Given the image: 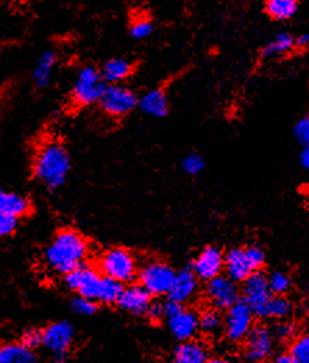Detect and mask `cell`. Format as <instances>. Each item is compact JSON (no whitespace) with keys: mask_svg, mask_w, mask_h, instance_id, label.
Returning a JSON list of instances; mask_svg holds the SVG:
<instances>
[{"mask_svg":"<svg viewBox=\"0 0 309 363\" xmlns=\"http://www.w3.org/2000/svg\"><path fill=\"white\" fill-rule=\"evenodd\" d=\"M206 282V298L215 309H228L240 299L237 282L227 275L221 274Z\"/></svg>","mask_w":309,"mask_h":363,"instance_id":"4fadbf2b","label":"cell"},{"mask_svg":"<svg viewBox=\"0 0 309 363\" xmlns=\"http://www.w3.org/2000/svg\"><path fill=\"white\" fill-rule=\"evenodd\" d=\"M88 240L74 229L59 230L44 252L45 266L54 274L66 275L87 263Z\"/></svg>","mask_w":309,"mask_h":363,"instance_id":"6da1fadb","label":"cell"},{"mask_svg":"<svg viewBox=\"0 0 309 363\" xmlns=\"http://www.w3.org/2000/svg\"><path fill=\"white\" fill-rule=\"evenodd\" d=\"M296 52V35L290 31H280L274 34L260 50L262 60H276Z\"/></svg>","mask_w":309,"mask_h":363,"instance_id":"d6986e66","label":"cell"},{"mask_svg":"<svg viewBox=\"0 0 309 363\" xmlns=\"http://www.w3.org/2000/svg\"><path fill=\"white\" fill-rule=\"evenodd\" d=\"M18 227V218L0 213V238H7L16 232Z\"/></svg>","mask_w":309,"mask_h":363,"instance_id":"d590c367","label":"cell"},{"mask_svg":"<svg viewBox=\"0 0 309 363\" xmlns=\"http://www.w3.org/2000/svg\"><path fill=\"white\" fill-rule=\"evenodd\" d=\"M168 325L172 335L178 341L194 340L199 331V316L187 308H182L176 315L168 318Z\"/></svg>","mask_w":309,"mask_h":363,"instance_id":"e0dca14e","label":"cell"},{"mask_svg":"<svg viewBox=\"0 0 309 363\" xmlns=\"http://www.w3.org/2000/svg\"><path fill=\"white\" fill-rule=\"evenodd\" d=\"M300 164L304 169L309 171V145H304L300 152Z\"/></svg>","mask_w":309,"mask_h":363,"instance_id":"f35d334b","label":"cell"},{"mask_svg":"<svg viewBox=\"0 0 309 363\" xmlns=\"http://www.w3.org/2000/svg\"><path fill=\"white\" fill-rule=\"evenodd\" d=\"M206 363H231L228 359H224V358H219V357H216V358H209Z\"/></svg>","mask_w":309,"mask_h":363,"instance_id":"60d3db41","label":"cell"},{"mask_svg":"<svg viewBox=\"0 0 309 363\" xmlns=\"http://www.w3.org/2000/svg\"><path fill=\"white\" fill-rule=\"evenodd\" d=\"M138 109L153 119L166 118L170 112V101L165 89L156 87L138 96Z\"/></svg>","mask_w":309,"mask_h":363,"instance_id":"2e32d148","label":"cell"},{"mask_svg":"<svg viewBox=\"0 0 309 363\" xmlns=\"http://www.w3.org/2000/svg\"><path fill=\"white\" fill-rule=\"evenodd\" d=\"M208 359L206 345L197 340H188L175 350L172 363H206Z\"/></svg>","mask_w":309,"mask_h":363,"instance_id":"603a6c76","label":"cell"},{"mask_svg":"<svg viewBox=\"0 0 309 363\" xmlns=\"http://www.w3.org/2000/svg\"><path fill=\"white\" fill-rule=\"evenodd\" d=\"M224 269V255L216 246H206L194 260L192 272L198 279L209 281L221 275Z\"/></svg>","mask_w":309,"mask_h":363,"instance_id":"9a60e30c","label":"cell"},{"mask_svg":"<svg viewBox=\"0 0 309 363\" xmlns=\"http://www.w3.org/2000/svg\"><path fill=\"white\" fill-rule=\"evenodd\" d=\"M288 354L294 363H309V333L293 338Z\"/></svg>","mask_w":309,"mask_h":363,"instance_id":"83f0119b","label":"cell"},{"mask_svg":"<svg viewBox=\"0 0 309 363\" xmlns=\"http://www.w3.org/2000/svg\"><path fill=\"white\" fill-rule=\"evenodd\" d=\"M273 363H294V361H293V358H291V355L288 352H283V354L276 357V359H274Z\"/></svg>","mask_w":309,"mask_h":363,"instance_id":"ab89813d","label":"cell"},{"mask_svg":"<svg viewBox=\"0 0 309 363\" xmlns=\"http://www.w3.org/2000/svg\"><path fill=\"white\" fill-rule=\"evenodd\" d=\"M155 31V26L151 18L148 17H138L133 20L129 28V35L134 41H144L149 38Z\"/></svg>","mask_w":309,"mask_h":363,"instance_id":"f1b7e54d","label":"cell"},{"mask_svg":"<svg viewBox=\"0 0 309 363\" xmlns=\"http://www.w3.org/2000/svg\"><path fill=\"white\" fill-rule=\"evenodd\" d=\"M138 96L139 95L126 84H107L98 105L105 115L122 119L138 109Z\"/></svg>","mask_w":309,"mask_h":363,"instance_id":"ba28073f","label":"cell"},{"mask_svg":"<svg viewBox=\"0 0 309 363\" xmlns=\"http://www.w3.org/2000/svg\"><path fill=\"white\" fill-rule=\"evenodd\" d=\"M57 59H59V55L54 49H46L38 56L31 74L33 83L37 89L42 90L50 84L53 72L57 65Z\"/></svg>","mask_w":309,"mask_h":363,"instance_id":"ffe728a7","label":"cell"},{"mask_svg":"<svg viewBox=\"0 0 309 363\" xmlns=\"http://www.w3.org/2000/svg\"><path fill=\"white\" fill-rule=\"evenodd\" d=\"M63 282L71 292L105 305L116 303L124 288L123 284L102 275L87 263L63 275Z\"/></svg>","mask_w":309,"mask_h":363,"instance_id":"7a4b0ae2","label":"cell"},{"mask_svg":"<svg viewBox=\"0 0 309 363\" xmlns=\"http://www.w3.org/2000/svg\"><path fill=\"white\" fill-rule=\"evenodd\" d=\"M152 303V295L139 284L124 286L116 305L134 316H146V312Z\"/></svg>","mask_w":309,"mask_h":363,"instance_id":"5bb4252c","label":"cell"},{"mask_svg":"<svg viewBox=\"0 0 309 363\" xmlns=\"http://www.w3.org/2000/svg\"><path fill=\"white\" fill-rule=\"evenodd\" d=\"M264 11L273 21H290L300 11V0H266Z\"/></svg>","mask_w":309,"mask_h":363,"instance_id":"d4e9b609","label":"cell"},{"mask_svg":"<svg viewBox=\"0 0 309 363\" xmlns=\"http://www.w3.org/2000/svg\"><path fill=\"white\" fill-rule=\"evenodd\" d=\"M264 363H266V362H264Z\"/></svg>","mask_w":309,"mask_h":363,"instance_id":"b9f144b4","label":"cell"},{"mask_svg":"<svg viewBox=\"0 0 309 363\" xmlns=\"http://www.w3.org/2000/svg\"><path fill=\"white\" fill-rule=\"evenodd\" d=\"M35 351L27 348L20 341L0 344V363H37Z\"/></svg>","mask_w":309,"mask_h":363,"instance_id":"cb8c5ba5","label":"cell"},{"mask_svg":"<svg viewBox=\"0 0 309 363\" xmlns=\"http://www.w3.org/2000/svg\"><path fill=\"white\" fill-rule=\"evenodd\" d=\"M71 309L78 316H92V315H95L98 312V303L95 301H92V299L86 298V296L77 295L71 301Z\"/></svg>","mask_w":309,"mask_h":363,"instance_id":"1f68e13d","label":"cell"},{"mask_svg":"<svg viewBox=\"0 0 309 363\" xmlns=\"http://www.w3.org/2000/svg\"><path fill=\"white\" fill-rule=\"evenodd\" d=\"M241 295V299L252 309L254 315L260 318L262 309L265 308L266 302L273 295L269 289L267 277L265 274L261 272H254L247 279H244Z\"/></svg>","mask_w":309,"mask_h":363,"instance_id":"7c38bea8","label":"cell"},{"mask_svg":"<svg viewBox=\"0 0 309 363\" xmlns=\"http://www.w3.org/2000/svg\"><path fill=\"white\" fill-rule=\"evenodd\" d=\"M98 270L120 284H130L138 275V262L133 252L124 247H112L102 253L98 260Z\"/></svg>","mask_w":309,"mask_h":363,"instance_id":"5b68a950","label":"cell"},{"mask_svg":"<svg viewBox=\"0 0 309 363\" xmlns=\"http://www.w3.org/2000/svg\"><path fill=\"white\" fill-rule=\"evenodd\" d=\"M146 316L151 318L152 321H159L162 318H165V311H163V305L162 303H158V302H152L148 312H146Z\"/></svg>","mask_w":309,"mask_h":363,"instance_id":"8d00e7d4","label":"cell"},{"mask_svg":"<svg viewBox=\"0 0 309 363\" xmlns=\"http://www.w3.org/2000/svg\"><path fill=\"white\" fill-rule=\"evenodd\" d=\"M20 342L27 348L35 351L37 348L42 347V330L41 328H28L23 333Z\"/></svg>","mask_w":309,"mask_h":363,"instance_id":"e575fe53","label":"cell"},{"mask_svg":"<svg viewBox=\"0 0 309 363\" xmlns=\"http://www.w3.org/2000/svg\"><path fill=\"white\" fill-rule=\"evenodd\" d=\"M181 169L188 177H198L205 169V160L198 152H188L181 160Z\"/></svg>","mask_w":309,"mask_h":363,"instance_id":"4dcf8cb0","label":"cell"},{"mask_svg":"<svg viewBox=\"0 0 309 363\" xmlns=\"http://www.w3.org/2000/svg\"><path fill=\"white\" fill-rule=\"evenodd\" d=\"M226 316L223 318V331L230 342H241L245 340L250 330L254 327V312L243 301L238 299L228 309H226Z\"/></svg>","mask_w":309,"mask_h":363,"instance_id":"30bf717a","label":"cell"},{"mask_svg":"<svg viewBox=\"0 0 309 363\" xmlns=\"http://www.w3.org/2000/svg\"><path fill=\"white\" fill-rule=\"evenodd\" d=\"M106 84H124L134 73V63L127 57H112L100 67Z\"/></svg>","mask_w":309,"mask_h":363,"instance_id":"44dd1931","label":"cell"},{"mask_svg":"<svg viewBox=\"0 0 309 363\" xmlns=\"http://www.w3.org/2000/svg\"><path fill=\"white\" fill-rule=\"evenodd\" d=\"M296 325L287 320H280V323H277L272 330L274 340L280 342L293 340L296 337Z\"/></svg>","mask_w":309,"mask_h":363,"instance_id":"d6a6232c","label":"cell"},{"mask_svg":"<svg viewBox=\"0 0 309 363\" xmlns=\"http://www.w3.org/2000/svg\"><path fill=\"white\" fill-rule=\"evenodd\" d=\"M267 284L273 295H286L291 288V278L287 272H273L267 277Z\"/></svg>","mask_w":309,"mask_h":363,"instance_id":"f546056e","label":"cell"},{"mask_svg":"<svg viewBox=\"0 0 309 363\" xmlns=\"http://www.w3.org/2000/svg\"><path fill=\"white\" fill-rule=\"evenodd\" d=\"M136 277L139 285L152 296H163L168 295L176 277V272L165 262L151 260L138 270Z\"/></svg>","mask_w":309,"mask_h":363,"instance_id":"9c48e42d","label":"cell"},{"mask_svg":"<svg viewBox=\"0 0 309 363\" xmlns=\"http://www.w3.org/2000/svg\"><path fill=\"white\" fill-rule=\"evenodd\" d=\"M309 49V34L296 35V50L303 52Z\"/></svg>","mask_w":309,"mask_h":363,"instance_id":"74e56055","label":"cell"},{"mask_svg":"<svg viewBox=\"0 0 309 363\" xmlns=\"http://www.w3.org/2000/svg\"><path fill=\"white\" fill-rule=\"evenodd\" d=\"M30 211L31 203L25 196L0 187V213L13 216L20 220L21 217H25Z\"/></svg>","mask_w":309,"mask_h":363,"instance_id":"7402d4cb","label":"cell"},{"mask_svg":"<svg viewBox=\"0 0 309 363\" xmlns=\"http://www.w3.org/2000/svg\"><path fill=\"white\" fill-rule=\"evenodd\" d=\"M274 341L273 333L267 325H254L244 340V357L247 362H265L273 352Z\"/></svg>","mask_w":309,"mask_h":363,"instance_id":"8fae6325","label":"cell"},{"mask_svg":"<svg viewBox=\"0 0 309 363\" xmlns=\"http://www.w3.org/2000/svg\"><path fill=\"white\" fill-rule=\"evenodd\" d=\"M34 177L49 190L62 187L71 171V157L59 140H47L38 148L34 158Z\"/></svg>","mask_w":309,"mask_h":363,"instance_id":"3957f363","label":"cell"},{"mask_svg":"<svg viewBox=\"0 0 309 363\" xmlns=\"http://www.w3.org/2000/svg\"><path fill=\"white\" fill-rule=\"evenodd\" d=\"M198 291V277L191 269L176 272L173 284L168 292L170 301L177 303H185L191 301Z\"/></svg>","mask_w":309,"mask_h":363,"instance_id":"ac0fdd59","label":"cell"},{"mask_svg":"<svg viewBox=\"0 0 309 363\" xmlns=\"http://www.w3.org/2000/svg\"><path fill=\"white\" fill-rule=\"evenodd\" d=\"M293 136L298 144L309 145V113L301 116L293 128Z\"/></svg>","mask_w":309,"mask_h":363,"instance_id":"836d02e7","label":"cell"},{"mask_svg":"<svg viewBox=\"0 0 309 363\" xmlns=\"http://www.w3.org/2000/svg\"><path fill=\"white\" fill-rule=\"evenodd\" d=\"M199 330L208 335H215L223 330V316L218 309H206L199 315Z\"/></svg>","mask_w":309,"mask_h":363,"instance_id":"4316f807","label":"cell"},{"mask_svg":"<svg viewBox=\"0 0 309 363\" xmlns=\"http://www.w3.org/2000/svg\"><path fill=\"white\" fill-rule=\"evenodd\" d=\"M74 341L76 330L67 320L50 323L42 328V347L50 354L53 363L66 362Z\"/></svg>","mask_w":309,"mask_h":363,"instance_id":"52a82bcc","label":"cell"},{"mask_svg":"<svg viewBox=\"0 0 309 363\" xmlns=\"http://www.w3.org/2000/svg\"><path fill=\"white\" fill-rule=\"evenodd\" d=\"M293 313V303L286 295H272L266 302L260 318L286 320Z\"/></svg>","mask_w":309,"mask_h":363,"instance_id":"484cf974","label":"cell"},{"mask_svg":"<svg viewBox=\"0 0 309 363\" xmlns=\"http://www.w3.org/2000/svg\"><path fill=\"white\" fill-rule=\"evenodd\" d=\"M106 86L100 69L92 65L84 66L76 74L71 89V101L80 108L98 105Z\"/></svg>","mask_w":309,"mask_h":363,"instance_id":"8992f818","label":"cell"},{"mask_svg":"<svg viewBox=\"0 0 309 363\" xmlns=\"http://www.w3.org/2000/svg\"><path fill=\"white\" fill-rule=\"evenodd\" d=\"M266 255L258 245L247 247H234L224 255V272L235 282H243L251 274L261 272L265 266Z\"/></svg>","mask_w":309,"mask_h":363,"instance_id":"277c9868","label":"cell"}]
</instances>
